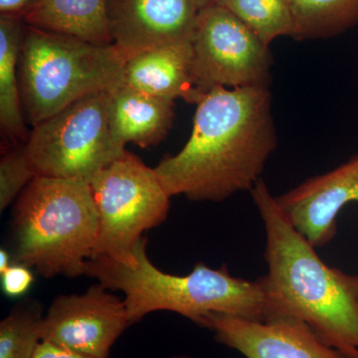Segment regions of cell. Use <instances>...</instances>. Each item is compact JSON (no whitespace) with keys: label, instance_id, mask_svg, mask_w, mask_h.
<instances>
[{"label":"cell","instance_id":"obj_1","mask_svg":"<svg viewBox=\"0 0 358 358\" xmlns=\"http://www.w3.org/2000/svg\"><path fill=\"white\" fill-rule=\"evenodd\" d=\"M185 148L155 167L171 197L221 202L251 192L278 145L268 88H216L196 103Z\"/></svg>","mask_w":358,"mask_h":358},{"label":"cell","instance_id":"obj_2","mask_svg":"<svg viewBox=\"0 0 358 358\" xmlns=\"http://www.w3.org/2000/svg\"><path fill=\"white\" fill-rule=\"evenodd\" d=\"M250 193L265 228L268 272L260 277L267 298L265 320H301L327 345L358 358V275L320 258L263 179Z\"/></svg>","mask_w":358,"mask_h":358},{"label":"cell","instance_id":"obj_3","mask_svg":"<svg viewBox=\"0 0 358 358\" xmlns=\"http://www.w3.org/2000/svg\"><path fill=\"white\" fill-rule=\"evenodd\" d=\"M148 239L141 238L131 266L103 257L90 259L86 275L110 291L122 292L131 324L150 313L171 312L199 324L212 313L265 320L267 298L260 278L234 277L227 266L213 268L197 263L189 274H167L150 260Z\"/></svg>","mask_w":358,"mask_h":358},{"label":"cell","instance_id":"obj_4","mask_svg":"<svg viewBox=\"0 0 358 358\" xmlns=\"http://www.w3.org/2000/svg\"><path fill=\"white\" fill-rule=\"evenodd\" d=\"M98 231L89 182L35 176L14 205L13 263L34 268L47 279L86 275Z\"/></svg>","mask_w":358,"mask_h":358},{"label":"cell","instance_id":"obj_5","mask_svg":"<svg viewBox=\"0 0 358 358\" xmlns=\"http://www.w3.org/2000/svg\"><path fill=\"white\" fill-rule=\"evenodd\" d=\"M126 61L115 45H98L25 24L18 59L23 112L32 127L79 99L120 85Z\"/></svg>","mask_w":358,"mask_h":358},{"label":"cell","instance_id":"obj_6","mask_svg":"<svg viewBox=\"0 0 358 358\" xmlns=\"http://www.w3.org/2000/svg\"><path fill=\"white\" fill-rule=\"evenodd\" d=\"M89 185L99 218L92 258L134 265V248L143 233L166 220L171 195L155 169L129 152L96 173Z\"/></svg>","mask_w":358,"mask_h":358},{"label":"cell","instance_id":"obj_7","mask_svg":"<svg viewBox=\"0 0 358 358\" xmlns=\"http://www.w3.org/2000/svg\"><path fill=\"white\" fill-rule=\"evenodd\" d=\"M109 98L89 94L33 127L25 152L36 176L90 182L127 154L110 131Z\"/></svg>","mask_w":358,"mask_h":358},{"label":"cell","instance_id":"obj_8","mask_svg":"<svg viewBox=\"0 0 358 358\" xmlns=\"http://www.w3.org/2000/svg\"><path fill=\"white\" fill-rule=\"evenodd\" d=\"M192 42L193 83L199 101L220 87H270L268 46L224 7L215 3L199 10Z\"/></svg>","mask_w":358,"mask_h":358},{"label":"cell","instance_id":"obj_9","mask_svg":"<svg viewBox=\"0 0 358 358\" xmlns=\"http://www.w3.org/2000/svg\"><path fill=\"white\" fill-rule=\"evenodd\" d=\"M131 326L124 299L98 282L83 294L57 296L42 320L41 339L90 357L109 358L110 348Z\"/></svg>","mask_w":358,"mask_h":358},{"label":"cell","instance_id":"obj_10","mask_svg":"<svg viewBox=\"0 0 358 358\" xmlns=\"http://www.w3.org/2000/svg\"><path fill=\"white\" fill-rule=\"evenodd\" d=\"M197 326L209 329L218 343L245 358H348L305 322L289 317L252 320L212 313Z\"/></svg>","mask_w":358,"mask_h":358},{"label":"cell","instance_id":"obj_11","mask_svg":"<svg viewBox=\"0 0 358 358\" xmlns=\"http://www.w3.org/2000/svg\"><path fill=\"white\" fill-rule=\"evenodd\" d=\"M106 9L113 44L124 61L192 39L199 13L192 0H107Z\"/></svg>","mask_w":358,"mask_h":358},{"label":"cell","instance_id":"obj_12","mask_svg":"<svg viewBox=\"0 0 358 358\" xmlns=\"http://www.w3.org/2000/svg\"><path fill=\"white\" fill-rule=\"evenodd\" d=\"M294 228L315 249L333 241L336 217L350 202H358V155L275 197Z\"/></svg>","mask_w":358,"mask_h":358},{"label":"cell","instance_id":"obj_13","mask_svg":"<svg viewBox=\"0 0 358 358\" xmlns=\"http://www.w3.org/2000/svg\"><path fill=\"white\" fill-rule=\"evenodd\" d=\"M192 59V39L148 49L126 61L120 85L164 100L197 103Z\"/></svg>","mask_w":358,"mask_h":358},{"label":"cell","instance_id":"obj_14","mask_svg":"<svg viewBox=\"0 0 358 358\" xmlns=\"http://www.w3.org/2000/svg\"><path fill=\"white\" fill-rule=\"evenodd\" d=\"M109 119L115 140L126 148L157 145L171 131L174 120L173 101L148 95L117 85L109 91Z\"/></svg>","mask_w":358,"mask_h":358},{"label":"cell","instance_id":"obj_15","mask_svg":"<svg viewBox=\"0 0 358 358\" xmlns=\"http://www.w3.org/2000/svg\"><path fill=\"white\" fill-rule=\"evenodd\" d=\"M106 2L107 0H42L26 14L24 22L90 43L112 45Z\"/></svg>","mask_w":358,"mask_h":358},{"label":"cell","instance_id":"obj_16","mask_svg":"<svg viewBox=\"0 0 358 358\" xmlns=\"http://www.w3.org/2000/svg\"><path fill=\"white\" fill-rule=\"evenodd\" d=\"M25 22L23 18L0 15V126L2 136L26 143L30 131L21 103L18 59Z\"/></svg>","mask_w":358,"mask_h":358},{"label":"cell","instance_id":"obj_17","mask_svg":"<svg viewBox=\"0 0 358 358\" xmlns=\"http://www.w3.org/2000/svg\"><path fill=\"white\" fill-rule=\"evenodd\" d=\"M296 40L327 39L358 24V0H288Z\"/></svg>","mask_w":358,"mask_h":358},{"label":"cell","instance_id":"obj_18","mask_svg":"<svg viewBox=\"0 0 358 358\" xmlns=\"http://www.w3.org/2000/svg\"><path fill=\"white\" fill-rule=\"evenodd\" d=\"M216 4L236 16L267 46L279 37L294 36L288 0H218Z\"/></svg>","mask_w":358,"mask_h":358},{"label":"cell","instance_id":"obj_19","mask_svg":"<svg viewBox=\"0 0 358 358\" xmlns=\"http://www.w3.org/2000/svg\"><path fill=\"white\" fill-rule=\"evenodd\" d=\"M44 315L36 301L13 308L0 322V358H33L42 341Z\"/></svg>","mask_w":358,"mask_h":358},{"label":"cell","instance_id":"obj_20","mask_svg":"<svg viewBox=\"0 0 358 358\" xmlns=\"http://www.w3.org/2000/svg\"><path fill=\"white\" fill-rule=\"evenodd\" d=\"M35 176L26 157L25 143L4 152L0 159V211L17 200Z\"/></svg>","mask_w":358,"mask_h":358},{"label":"cell","instance_id":"obj_21","mask_svg":"<svg viewBox=\"0 0 358 358\" xmlns=\"http://www.w3.org/2000/svg\"><path fill=\"white\" fill-rule=\"evenodd\" d=\"M33 282L34 275L31 268L22 264L13 263L1 274L2 289L9 298H18L27 293Z\"/></svg>","mask_w":358,"mask_h":358},{"label":"cell","instance_id":"obj_22","mask_svg":"<svg viewBox=\"0 0 358 358\" xmlns=\"http://www.w3.org/2000/svg\"><path fill=\"white\" fill-rule=\"evenodd\" d=\"M33 358H96L75 352L63 346L54 345L49 341H41Z\"/></svg>","mask_w":358,"mask_h":358},{"label":"cell","instance_id":"obj_23","mask_svg":"<svg viewBox=\"0 0 358 358\" xmlns=\"http://www.w3.org/2000/svg\"><path fill=\"white\" fill-rule=\"evenodd\" d=\"M42 0H0V15L14 16L24 20L26 14L35 8Z\"/></svg>","mask_w":358,"mask_h":358},{"label":"cell","instance_id":"obj_24","mask_svg":"<svg viewBox=\"0 0 358 358\" xmlns=\"http://www.w3.org/2000/svg\"><path fill=\"white\" fill-rule=\"evenodd\" d=\"M13 256L6 249L0 250V275L13 265Z\"/></svg>","mask_w":358,"mask_h":358},{"label":"cell","instance_id":"obj_25","mask_svg":"<svg viewBox=\"0 0 358 358\" xmlns=\"http://www.w3.org/2000/svg\"><path fill=\"white\" fill-rule=\"evenodd\" d=\"M192 1L193 3L195 4V6L197 7V9L201 10V9L205 8V7L213 6L218 0H192Z\"/></svg>","mask_w":358,"mask_h":358},{"label":"cell","instance_id":"obj_26","mask_svg":"<svg viewBox=\"0 0 358 358\" xmlns=\"http://www.w3.org/2000/svg\"><path fill=\"white\" fill-rule=\"evenodd\" d=\"M171 358H193V357H188V355H174V357H171Z\"/></svg>","mask_w":358,"mask_h":358}]
</instances>
